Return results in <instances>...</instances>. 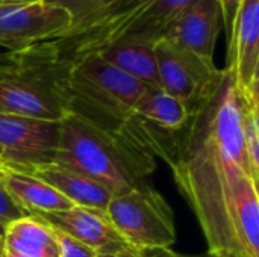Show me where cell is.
<instances>
[{
	"label": "cell",
	"instance_id": "17",
	"mask_svg": "<svg viewBox=\"0 0 259 257\" xmlns=\"http://www.w3.org/2000/svg\"><path fill=\"white\" fill-rule=\"evenodd\" d=\"M137 120L164 132H178L190 117L185 103L167 94L162 88L147 86L138 98L134 114Z\"/></svg>",
	"mask_w": 259,
	"mask_h": 257
},
{
	"label": "cell",
	"instance_id": "10",
	"mask_svg": "<svg viewBox=\"0 0 259 257\" xmlns=\"http://www.w3.org/2000/svg\"><path fill=\"white\" fill-rule=\"evenodd\" d=\"M238 91L259 103V0H244L228 39V65L225 67Z\"/></svg>",
	"mask_w": 259,
	"mask_h": 257
},
{
	"label": "cell",
	"instance_id": "11",
	"mask_svg": "<svg viewBox=\"0 0 259 257\" xmlns=\"http://www.w3.org/2000/svg\"><path fill=\"white\" fill-rule=\"evenodd\" d=\"M49 226L70 235L79 242L99 253L114 251L129 247L121 235L115 230L105 212L82 206H73L62 212L33 215Z\"/></svg>",
	"mask_w": 259,
	"mask_h": 257
},
{
	"label": "cell",
	"instance_id": "28",
	"mask_svg": "<svg viewBox=\"0 0 259 257\" xmlns=\"http://www.w3.org/2000/svg\"><path fill=\"white\" fill-rule=\"evenodd\" d=\"M5 227H6V224L0 221V241H3V235H5Z\"/></svg>",
	"mask_w": 259,
	"mask_h": 257
},
{
	"label": "cell",
	"instance_id": "19",
	"mask_svg": "<svg viewBox=\"0 0 259 257\" xmlns=\"http://www.w3.org/2000/svg\"><path fill=\"white\" fill-rule=\"evenodd\" d=\"M46 5L64 9L71 18V29L99 12L106 0H42Z\"/></svg>",
	"mask_w": 259,
	"mask_h": 257
},
{
	"label": "cell",
	"instance_id": "14",
	"mask_svg": "<svg viewBox=\"0 0 259 257\" xmlns=\"http://www.w3.org/2000/svg\"><path fill=\"white\" fill-rule=\"evenodd\" d=\"M26 174L41 179L42 182L55 188L59 194H62L67 200H70L74 206L105 212L109 200L112 198L103 186H100L90 177L55 162L38 167Z\"/></svg>",
	"mask_w": 259,
	"mask_h": 257
},
{
	"label": "cell",
	"instance_id": "4",
	"mask_svg": "<svg viewBox=\"0 0 259 257\" xmlns=\"http://www.w3.org/2000/svg\"><path fill=\"white\" fill-rule=\"evenodd\" d=\"M147 86L93 53L70 64L68 112L108 132H120Z\"/></svg>",
	"mask_w": 259,
	"mask_h": 257
},
{
	"label": "cell",
	"instance_id": "20",
	"mask_svg": "<svg viewBox=\"0 0 259 257\" xmlns=\"http://www.w3.org/2000/svg\"><path fill=\"white\" fill-rule=\"evenodd\" d=\"M52 229H53L55 239H56L59 257H96V251L91 250L90 247H87L85 244L79 242L77 239L71 238L70 235L64 233L55 227H52Z\"/></svg>",
	"mask_w": 259,
	"mask_h": 257
},
{
	"label": "cell",
	"instance_id": "7",
	"mask_svg": "<svg viewBox=\"0 0 259 257\" xmlns=\"http://www.w3.org/2000/svg\"><path fill=\"white\" fill-rule=\"evenodd\" d=\"M61 121L0 114V162L3 168L29 173L55 162Z\"/></svg>",
	"mask_w": 259,
	"mask_h": 257
},
{
	"label": "cell",
	"instance_id": "6",
	"mask_svg": "<svg viewBox=\"0 0 259 257\" xmlns=\"http://www.w3.org/2000/svg\"><path fill=\"white\" fill-rule=\"evenodd\" d=\"M105 214L127 245L138 253L170 248L176 241L171 208L149 183L112 197Z\"/></svg>",
	"mask_w": 259,
	"mask_h": 257
},
{
	"label": "cell",
	"instance_id": "5",
	"mask_svg": "<svg viewBox=\"0 0 259 257\" xmlns=\"http://www.w3.org/2000/svg\"><path fill=\"white\" fill-rule=\"evenodd\" d=\"M196 0H143L91 26L70 30L53 39L61 58L73 62L118 41L156 44Z\"/></svg>",
	"mask_w": 259,
	"mask_h": 257
},
{
	"label": "cell",
	"instance_id": "21",
	"mask_svg": "<svg viewBox=\"0 0 259 257\" xmlns=\"http://www.w3.org/2000/svg\"><path fill=\"white\" fill-rule=\"evenodd\" d=\"M140 2H143V0H106L105 5H103V8H102L99 12H96L91 18L85 20L83 23H80L79 26H76V27H73V29H70V30L82 29V27L91 26V24H94V23L103 21V20L109 18L111 15L120 12V11H124V9H127V8H132V6L138 5ZM70 30H68V32H70Z\"/></svg>",
	"mask_w": 259,
	"mask_h": 257
},
{
	"label": "cell",
	"instance_id": "25",
	"mask_svg": "<svg viewBox=\"0 0 259 257\" xmlns=\"http://www.w3.org/2000/svg\"><path fill=\"white\" fill-rule=\"evenodd\" d=\"M143 257H176V253L171 248H164V250H152V251H143Z\"/></svg>",
	"mask_w": 259,
	"mask_h": 257
},
{
	"label": "cell",
	"instance_id": "15",
	"mask_svg": "<svg viewBox=\"0 0 259 257\" xmlns=\"http://www.w3.org/2000/svg\"><path fill=\"white\" fill-rule=\"evenodd\" d=\"M2 245V257H59L53 229L33 215L8 223Z\"/></svg>",
	"mask_w": 259,
	"mask_h": 257
},
{
	"label": "cell",
	"instance_id": "31",
	"mask_svg": "<svg viewBox=\"0 0 259 257\" xmlns=\"http://www.w3.org/2000/svg\"><path fill=\"white\" fill-rule=\"evenodd\" d=\"M3 170V165H2V162H0V171Z\"/></svg>",
	"mask_w": 259,
	"mask_h": 257
},
{
	"label": "cell",
	"instance_id": "12",
	"mask_svg": "<svg viewBox=\"0 0 259 257\" xmlns=\"http://www.w3.org/2000/svg\"><path fill=\"white\" fill-rule=\"evenodd\" d=\"M222 30L219 0H196L176 20L167 39L178 42L199 58L214 62V50Z\"/></svg>",
	"mask_w": 259,
	"mask_h": 257
},
{
	"label": "cell",
	"instance_id": "8",
	"mask_svg": "<svg viewBox=\"0 0 259 257\" xmlns=\"http://www.w3.org/2000/svg\"><path fill=\"white\" fill-rule=\"evenodd\" d=\"M158 76L161 88L193 108L206 98L219 85L222 70L185 47L167 38L155 44Z\"/></svg>",
	"mask_w": 259,
	"mask_h": 257
},
{
	"label": "cell",
	"instance_id": "30",
	"mask_svg": "<svg viewBox=\"0 0 259 257\" xmlns=\"http://www.w3.org/2000/svg\"><path fill=\"white\" fill-rule=\"evenodd\" d=\"M2 253H3V245H2V241H0V257H2Z\"/></svg>",
	"mask_w": 259,
	"mask_h": 257
},
{
	"label": "cell",
	"instance_id": "18",
	"mask_svg": "<svg viewBox=\"0 0 259 257\" xmlns=\"http://www.w3.org/2000/svg\"><path fill=\"white\" fill-rule=\"evenodd\" d=\"M259 106L250 105L243 121V144L250 167L259 174Z\"/></svg>",
	"mask_w": 259,
	"mask_h": 257
},
{
	"label": "cell",
	"instance_id": "29",
	"mask_svg": "<svg viewBox=\"0 0 259 257\" xmlns=\"http://www.w3.org/2000/svg\"><path fill=\"white\" fill-rule=\"evenodd\" d=\"M5 58H6V52H0V64L5 61Z\"/></svg>",
	"mask_w": 259,
	"mask_h": 257
},
{
	"label": "cell",
	"instance_id": "24",
	"mask_svg": "<svg viewBox=\"0 0 259 257\" xmlns=\"http://www.w3.org/2000/svg\"><path fill=\"white\" fill-rule=\"evenodd\" d=\"M96 257H143L141 253L135 251L131 247H124L120 250H114V251H106V253H99Z\"/></svg>",
	"mask_w": 259,
	"mask_h": 257
},
{
	"label": "cell",
	"instance_id": "2",
	"mask_svg": "<svg viewBox=\"0 0 259 257\" xmlns=\"http://www.w3.org/2000/svg\"><path fill=\"white\" fill-rule=\"evenodd\" d=\"M55 164L90 177L111 197L149 183L156 168L155 156L123 130L108 132L76 115L61 121Z\"/></svg>",
	"mask_w": 259,
	"mask_h": 257
},
{
	"label": "cell",
	"instance_id": "13",
	"mask_svg": "<svg viewBox=\"0 0 259 257\" xmlns=\"http://www.w3.org/2000/svg\"><path fill=\"white\" fill-rule=\"evenodd\" d=\"M2 182L11 200L27 215L62 212L74 206L55 188L35 176L3 168Z\"/></svg>",
	"mask_w": 259,
	"mask_h": 257
},
{
	"label": "cell",
	"instance_id": "16",
	"mask_svg": "<svg viewBox=\"0 0 259 257\" xmlns=\"http://www.w3.org/2000/svg\"><path fill=\"white\" fill-rule=\"evenodd\" d=\"M96 55L102 56L106 62L140 80L146 86L161 88L153 44L118 41L106 45Z\"/></svg>",
	"mask_w": 259,
	"mask_h": 257
},
{
	"label": "cell",
	"instance_id": "22",
	"mask_svg": "<svg viewBox=\"0 0 259 257\" xmlns=\"http://www.w3.org/2000/svg\"><path fill=\"white\" fill-rule=\"evenodd\" d=\"M27 214L18 208L12 200L11 197L8 195L5 186H3V182H2V171H0V221L8 224L14 220H18L21 217H26Z\"/></svg>",
	"mask_w": 259,
	"mask_h": 257
},
{
	"label": "cell",
	"instance_id": "27",
	"mask_svg": "<svg viewBox=\"0 0 259 257\" xmlns=\"http://www.w3.org/2000/svg\"><path fill=\"white\" fill-rule=\"evenodd\" d=\"M42 0H0V5H26V3H36Z\"/></svg>",
	"mask_w": 259,
	"mask_h": 257
},
{
	"label": "cell",
	"instance_id": "9",
	"mask_svg": "<svg viewBox=\"0 0 259 257\" xmlns=\"http://www.w3.org/2000/svg\"><path fill=\"white\" fill-rule=\"evenodd\" d=\"M70 29V15L64 9L44 2L0 5V47L8 52L58 39Z\"/></svg>",
	"mask_w": 259,
	"mask_h": 257
},
{
	"label": "cell",
	"instance_id": "26",
	"mask_svg": "<svg viewBox=\"0 0 259 257\" xmlns=\"http://www.w3.org/2000/svg\"><path fill=\"white\" fill-rule=\"evenodd\" d=\"M176 257H231V256H223V254H219V253H212V251H206V253H202V254H178Z\"/></svg>",
	"mask_w": 259,
	"mask_h": 257
},
{
	"label": "cell",
	"instance_id": "23",
	"mask_svg": "<svg viewBox=\"0 0 259 257\" xmlns=\"http://www.w3.org/2000/svg\"><path fill=\"white\" fill-rule=\"evenodd\" d=\"M244 0H219L220 11H222V26L225 27L226 38L229 39L234 21L237 18V14L240 11V6Z\"/></svg>",
	"mask_w": 259,
	"mask_h": 257
},
{
	"label": "cell",
	"instance_id": "3",
	"mask_svg": "<svg viewBox=\"0 0 259 257\" xmlns=\"http://www.w3.org/2000/svg\"><path fill=\"white\" fill-rule=\"evenodd\" d=\"M70 62L53 41L6 52L0 64V114L62 121L68 112Z\"/></svg>",
	"mask_w": 259,
	"mask_h": 257
},
{
	"label": "cell",
	"instance_id": "1",
	"mask_svg": "<svg viewBox=\"0 0 259 257\" xmlns=\"http://www.w3.org/2000/svg\"><path fill=\"white\" fill-rule=\"evenodd\" d=\"M250 105L223 68L215 89L190 108L178 132L131 117L126 132L171 170L208 242V251L259 257V174L244 151L243 121Z\"/></svg>",
	"mask_w": 259,
	"mask_h": 257
}]
</instances>
